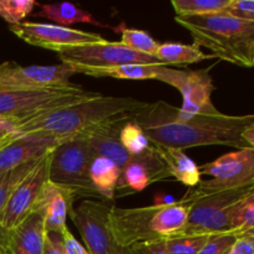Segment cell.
<instances>
[{"label": "cell", "mask_w": 254, "mask_h": 254, "mask_svg": "<svg viewBox=\"0 0 254 254\" xmlns=\"http://www.w3.org/2000/svg\"><path fill=\"white\" fill-rule=\"evenodd\" d=\"M130 121L143 129L151 143L159 146L184 150L193 146L225 145L241 150L250 148L242 133L254 122V114L195 116L158 101L148 103Z\"/></svg>", "instance_id": "1"}, {"label": "cell", "mask_w": 254, "mask_h": 254, "mask_svg": "<svg viewBox=\"0 0 254 254\" xmlns=\"http://www.w3.org/2000/svg\"><path fill=\"white\" fill-rule=\"evenodd\" d=\"M148 106V102L131 97L98 96L39 114L11 129L15 136H44L60 140L76 136L88 129L111 122L130 119Z\"/></svg>", "instance_id": "2"}, {"label": "cell", "mask_w": 254, "mask_h": 254, "mask_svg": "<svg viewBox=\"0 0 254 254\" xmlns=\"http://www.w3.org/2000/svg\"><path fill=\"white\" fill-rule=\"evenodd\" d=\"M196 197L190 189L181 200L173 202L135 208H121L113 205L108 218L112 233L118 245L124 248L179 235L186 225Z\"/></svg>", "instance_id": "3"}, {"label": "cell", "mask_w": 254, "mask_h": 254, "mask_svg": "<svg viewBox=\"0 0 254 254\" xmlns=\"http://www.w3.org/2000/svg\"><path fill=\"white\" fill-rule=\"evenodd\" d=\"M175 21L188 30L198 47H206L222 61L242 67H253L254 22L227 12L175 16Z\"/></svg>", "instance_id": "4"}, {"label": "cell", "mask_w": 254, "mask_h": 254, "mask_svg": "<svg viewBox=\"0 0 254 254\" xmlns=\"http://www.w3.org/2000/svg\"><path fill=\"white\" fill-rule=\"evenodd\" d=\"M98 96H101L98 92L87 91L74 83L56 88L0 91V118L5 119L12 129L35 116L81 103Z\"/></svg>", "instance_id": "5"}, {"label": "cell", "mask_w": 254, "mask_h": 254, "mask_svg": "<svg viewBox=\"0 0 254 254\" xmlns=\"http://www.w3.org/2000/svg\"><path fill=\"white\" fill-rule=\"evenodd\" d=\"M96 156L81 136L62 141L49 154V180L89 200H103L89 179V169Z\"/></svg>", "instance_id": "6"}, {"label": "cell", "mask_w": 254, "mask_h": 254, "mask_svg": "<svg viewBox=\"0 0 254 254\" xmlns=\"http://www.w3.org/2000/svg\"><path fill=\"white\" fill-rule=\"evenodd\" d=\"M252 191H254V184L245 188L215 192L197 193L193 191L197 197L191 207L186 225L176 236H213L230 233V215L233 205Z\"/></svg>", "instance_id": "7"}, {"label": "cell", "mask_w": 254, "mask_h": 254, "mask_svg": "<svg viewBox=\"0 0 254 254\" xmlns=\"http://www.w3.org/2000/svg\"><path fill=\"white\" fill-rule=\"evenodd\" d=\"M56 52L62 64L72 67L76 73H86L92 69L111 68L127 64H161L155 56L133 51L121 41L103 40L91 44L72 45L60 47Z\"/></svg>", "instance_id": "8"}, {"label": "cell", "mask_w": 254, "mask_h": 254, "mask_svg": "<svg viewBox=\"0 0 254 254\" xmlns=\"http://www.w3.org/2000/svg\"><path fill=\"white\" fill-rule=\"evenodd\" d=\"M112 206L109 201L86 198L69 213L89 254H131L112 233L108 221Z\"/></svg>", "instance_id": "9"}, {"label": "cell", "mask_w": 254, "mask_h": 254, "mask_svg": "<svg viewBox=\"0 0 254 254\" xmlns=\"http://www.w3.org/2000/svg\"><path fill=\"white\" fill-rule=\"evenodd\" d=\"M201 176L212 179L201 181L192 190L197 193L233 190L254 184V150L241 149L225 154L216 160L198 166Z\"/></svg>", "instance_id": "10"}, {"label": "cell", "mask_w": 254, "mask_h": 254, "mask_svg": "<svg viewBox=\"0 0 254 254\" xmlns=\"http://www.w3.org/2000/svg\"><path fill=\"white\" fill-rule=\"evenodd\" d=\"M158 81L175 87L183 96L181 111L195 116H217L221 112L213 106L212 97L216 89L208 69H179L161 66Z\"/></svg>", "instance_id": "11"}, {"label": "cell", "mask_w": 254, "mask_h": 254, "mask_svg": "<svg viewBox=\"0 0 254 254\" xmlns=\"http://www.w3.org/2000/svg\"><path fill=\"white\" fill-rule=\"evenodd\" d=\"M76 74L67 64L52 66H21L12 61L0 64V91H26L46 89L71 84L69 78Z\"/></svg>", "instance_id": "12"}, {"label": "cell", "mask_w": 254, "mask_h": 254, "mask_svg": "<svg viewBox=\"0 0 254 254\" xmlns=\"http://www.w3.org/2000/svg\"><path fill=\"white\" fill-rule=\"evenodd\" d=\"M9 30L26 44L55 52L60 47L91 44L104 40L96 32H86L47 22L22 21L16 25H10Z\"/></svg>", "instance_id": "13"}, {"label": "cell", "mask_w": 254, "mask_h": 254, "mask_svg": "<svg viewBox=\"0 0 254 254\" xmlns=\"http://www.w3.org/2000/svg\"><path fill=\"white\" fill-rule=\"evenodd\" d=\"M49 154L42 156L31 173L17 185L0 212V225L6 230L14 228L32 212L42 186L49 180Z\"/></svg>", "instance_id": "14"}, {"label": "cell", "mask_w": 254, "mask_h": 254, "mask_svg": "<svg viewBox=\"0 0 254 254\" xmlns=\"http://www.w3.org/2000/svg\"><path fill=\"white\" fill-rule=\"evenodd\" d=\"M77 195L71 189L47 180L42 186L32 212L42 217L46 232L64 233L67 230V217L73 211Z\"/></svg>", "instance_id": "15"}, {"label": "cell", "mask_w": 254, "mask_h": 254, "mask_svg": "<svg viewBox=\"0 0 254 254\" xmlns=\"http://www.w3.org/2000/svg\"><path fill=\"white\" fill-rule=\"evenodd\" d=\"M62 141L44 136H16L0 148V175L25 163L41 159Z\"/></svg>", "instance_id": "16"}, {"label": "cell", "mask_w": 254, "mask_h": 254, "mask_svg": "<svg viewBox=\"0 0 254 254\" xmlns=\"http://www.w3.org/2000/svg\"><path fill=\"white\" fill-rule=\"evenodd\" d=\"M130 119H122V121L101 124L78 134L77 136L84 139L97 156L109 159L116 163L119 168L123 169L133 159V156L124 149L119 140L122 127Z\"/></svg>", "instance_id": "17"}, {"label": "cell", "mask_w": 254, "mask_h": 254, "mask_svg": "<svg viewBox=\"0 0 254 254\" xmlns=\"http://www.w3.org/2000/svg\"><path fill=\"white\" fill-rule=\"evenodd\" d=\"M45 235L44 220L31 212L9 230V254H44Z\"/></svg>", "instance_id": "18"}, {"label": "cell", "mask_w": 254, "mask_h": 254, "mask_svg": "<svg viewBox=\"0 0 254 254\" xmlns=\"http://www.w3.org/2000/svg\"><path fill=\"white\" fill-rule=\"evenodd\" d=\"M156 153L160 156L170 178L183 183L189 188H196L201 183V173L197 164L183 149L159 146L153 144Z\"/></svg>", "instance_id": "19"}, {"label": "cell", "mask_w": 254, "mask_h": 254, "mask_svg": "<svg viewBox=\"0 0 254 254\" xmlns=\"http://www.w3.org/2000/svg\"><path fill=\"white\" fill-rule=\"evenodd\" d=\"M40 10L35 12L34 16L44 17L56 22L60 26H66L74 24H92L102 27H108V25L97 21L88 11L76 6L71 2H57V4H37Z\"/></svg>", "instance_id": "20"}, {"label": "cell", "mask_w": 254, "mask_h": 254, "mask_svg": "<svg viewBox=\"0 0 254 254\" xmlns=\"http://www.w3.org/2000/svg\"><path fill=\"white\" fill-rule=\"evenodd\" d=\"M122 169L112 160L96 156L89 169V179L97 192L104 201H113L121 178Z\"/></svg>", "instance_id": "21"}, {"label": "cell", "mask_w": 254, "mask_h": 254, "mask_svg": "<svg viewBox=\"0 0 254 254\" xmlns=\"http://www.w3.org/2000/svg\"><path fill=\"white\" fill-rule=\"evenodd\" d=\"M155 56L161 64L168 67L170 64H191L205 60L215 59L213 55L203 54L201 47H198L197 45H185L179 42L160 44Z\"/></svg>", "instance_id": "22"}, {"label": "cell", "mask_w": 254, "mask_h": 254, "mask_svg": "<svg viewBox=\"0 0 254 254\" xmlns=\"http://www.w3.org/2000/svg\"><path fill=\"white\" fill-rule=\"evenodd\" d=\"M163 64H127L111 68L92 69L84 74L92 77H111L117 79H130V81H144V79H158L159 72Z\"/></svg>", "instance_id": "23"}, {"label": "cell", "mask_w": 254, "mask_h": 254, "mask_svg": "<svg viewBox=\"0 0 254 254\" xmlns=\"http://www.w3.org/2000/svg\"><path fill=\"white\" fill-rule=\"evenodd\" d=\"M254 228V191L233 205L230 215V235L236 237Z\"/></svg>", "instance_id": "24"}, {"label": "cell", "mask_w": 254, "mask_h": 254, "mask_svg": "<svg viewBox=\"0 0 254 254\" xmlns=\"http://www.w3.org/2000/svg\"><path fill=\"white\" fill-rule=\"evenodd\" d=\"M114 31L121 32L122 44L126 45L133 51L140 52V54L155 56L159 46H160V44L155 39H153L148 32L143 31V30L130 29V27H127L126 25L122 24L121 26L114 27Z\"/></svg>", "instance_id": "25"}, {"label": "cell", "mask_w": 254, "mask_h": 254, "mask_svg": "<svg viewBox=\"0 0 254 254\" xmlns=\"http://www.w3.org/2000/svg\"><path fill=\"white\" fill-rule=\"evenodd\" d=\"M231 0H173L174 10L178 16H193L223 12Z\"/></svg>", "instance_id": "26"}, {"label": "cell", "mask_w": 254, "mask_h": 254, "mask_svg": "<svg viewBox=\"0 0 254 254\" xmlns=\"http://www.w3.org/2000/svg\"><path fill=\"white\" fill-rule=\"evenodd\" d=\"M119 140L131 156L141 155L151 148V141L145 135L143 129L133 121H128L122 127Z\"/></svg>", "instance_id": "27"}, {"label": "cell", "mask_w": 254, "mask_h": 254, "mask_svg": "<svg viewBox=\"0 0 254 254\" xmlns=\"http://www.w3.org/2000/svg\"><path fill=\"white\" fill-rule=\"evenodd\" d=\"M39 160L40 159L31 160L0 175V212L5 207L17 185L31 173L32 169L37 165Z\"/></svg>", "instance_id": "28"}, {"label": "cell", "mask_w": 254, "mask_h": 254, "mask_svg": "<svg viewBox=\"0 0 254 254\" xmlns=\"http://www.w3.org/2000/svg\"><path fill=\"white\" fill-rule=\"evenodd\" d=\"M37 4L34 0H0V16L10 25H16L29 16Z\"/></svg>", "instance_id": "29"}, {"label": "cell", "mask_w": 254, "mask_h": 254, "mask_svg": "<svg viewBox=\"0 0 254 254\" xmlns=\"http://www.w3.org/2000/svg\"><path fill=\"white\" fill-rule=\"evenodd\" d=\"M210 236H173L165 240L170 254H198Z\"/></svg>", "instance_id": "30"}, {"label": "cell", "mask_w": 254, "mask_h": 254, "mask_svg": "<svg viewBox=\"0 0 254 254\" xmlns=\"http://www.w3.org/2000/svg\"><path fill=\"white\" fill-rule=\"evenodd\" d=\"M236 240L237 237L230 233L210 236L198 254H227Z\"/></svg>", "instance_id": "31"}, {"label": "cell", "mask_w": 254, "mask_h": 254, "mask_svg": "<svg viewBox=\"0 0 254 254\" xmlns=\"http://www.w3.org/2000/svg\"><path fill=\"white\" fill-rule=\"evenodd\" d=\"M225 12L238 19L254 22V0H231Z\"/></svg>", "instance_id": "32"}, {"label": "cell", "mask_w": 254, "mask_h": 254, "mask_svg": "<svg viewBox=\"0 0 254 254\" xmlns=\"http://www.w3.org/2000/svg\"><path fill=\"white\" fill-rule=\"evenodd\" d=\"M131 254H170L166 250L165 240L141 242L130 247Z\"/></svg>", "instance_id": "33"}, {"label": "cell", "mask_w": 254, "mask_h": 254, "mask_svg": "<svg viewBox=\"0 0 254 254\" xmlns=\"http://www.w3.org/2000/svg\"><path fill=\"white\" fill-rule=\"evenodd\" d=\"M62 245H64V254H89L88 251L74 238L68 228L62 233Z\"/></svg>", "instance_id": "34"}, {"label": "cell", "mask_w": 254, "mask_h": 254, "mask_svg": "<svg viewBox=\"0 0 254 254\" xmlns=\"http://www.w3.org/2000/svg\"><path fill=\"white\" fill-rule=\"evenodd\" d=\"M44 254H64L62 235L59 232H46Z\"/></svg>", "instance_id": "35"}, {"label": "cell", "mask_w": 254, "mask_h": 254, "mask_svg": "<svg viewBox=\"0 0 254 254\" xmlns=\"http://www.w3.org/2000/svg\"><path fill=\"white\" fill-rule=\"evenodd\" d=\"M227 254H254V242L243 237H237Z\"/></svg>", "instance_id": "36"}, {"label": "cell", "mask_w": 254, "mask_h": 254, "mask_svg": "<svg viewBox=\"0 0 254 254\" xmlns=\"http://www.w3.org/2000/svg\"><path fill=\"white\" fill-rule=\"evenodd\" d=\"M0 254H9V230L0 225Z\"/></svg>", "instance_id": "37"}, {"label": "cell", "mask_w": 254, "mask_h": 254, "mask_svg": "<svg viewBox=\"0 0 254 254\" xmlns=\"http://www.w3.org/2000/svg\"><path fill=\"white\" fill-rule=\"evenodd\" d=\"M242 136L246 143H247V145L254 150V122H252L250 126L246 127L242 133Z\"/></svg>", "instance_id": "38"}, {"label": "cell", "mask_w": 254, "mask_h": 254, "mask_svg": "<svg viewBox=\"0 0 254 254\" xmlns=\"http://www.w3.org/2000/svg\"><path fill=\"white\" fill-rule=\"evenodd\" d=\"M15 138H16V136H15L14 134L9 133L6 136H4V138H2V139H0V148H1L2 145H5V144H6V143H9V141H11L12 139H15Z\"/></svg>", "instance_id": "39"}, {"label": "cell", "mask_w": 254, "mask_h": 254, "mask_svg": "<svg viewBox=\"0 0 254 254\" xmlns=\"http://www.w3.org/2000/svg\"><path fill=\"white\" fill-rule=\"evenodd\" d=\"M237 237L247 238V240H250V241H252V242H254V228H253V230H250V231H247V232L242 233V235L237 236Z\"/></svg>", "instance_id": "40"}, {"label": "cell", "mask_w": 254, "mask_h": 254, "mask_svg": "<svg viewBox=\"0 0 254 254\" xmlns=\"http://www.w3.org/2000/svg\"><path fill=\"white\" fill-rule=\"evenodd\" d=\"M10 133H11V131H10ZM7 134H9V133H0V139H2L4 136H6Z\"/></svg>", "instance_id": "41"}, {"label": "cell", "mask_w": 254, "mask_h": 254, "mask_svg": "<svg viewBox=\"0 0 254 254\" xmlns=\"http://www.w3.org/2000/svg\"><path fill=\"white\" fill-rule=\"evenodd\" d=\"M253 66H254V54H253Z\"/></svg>", "instance_id": "42"}]
</instances>
